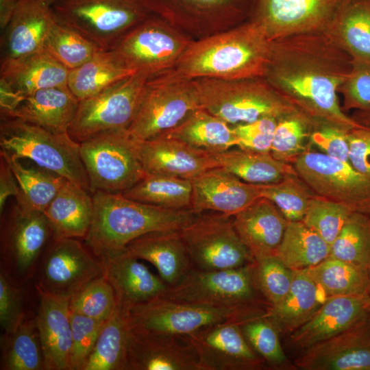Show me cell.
<instances>
[{
    "label": "cell",
    "instance_id": "1",
    "mask_svg": "<svg viewBox=\"0 0 370 370\" xmlns=\"http://www.w3.org/2000/svg\"><path fill=\"white\" fill-rule=\"evenodd\" d=\"M352 59L323 32L273 41L263 79L288 103L345 129L360 127L341 110L337 91L348 77Z\"/></svg>",
    "mask_w": 370,
    "mask_h": 370
},
{
    "label": "cell",
    "instance_id": "2",
    "mask_svg": "<svg viewBox=\"0 0 370 370\" xmlns=\"http://www.w3.org/2000/svg\"><path fill=\"white\" fill-rule=\"evenodd\" d=\"M273 41L249 20L227 30L194 40L169 72L186 79L263 78Z\"/></svg>",
    "mask_w": 370,
    "mask_h": 370
},
{
    "label": "cell",
    "instance_id": "3",
    "mask_svg": "<svg viewBox=\"0 0 370 370\" xmlns=\"http://www.w3.org/2000/svg\"><path fill=\"white\" fill-rule=\"evenodd\" d=\"M92 199L93 216L84 240L100 261L124 251L147 233L180 230L198 214L193 209L169 210L140 203L121 193L97 191Z\"/></svg>",
    "mask_w": 370,
    "mask_h": 370
},
{
    "label": "cell",
    "instance_id": "4",
    "mask_svg": "<svg viewBox=\"0 0 370 370\" xmlns=\"http://www.w3.org/2000/svg\"><path fill=\"white\" fill-rule=\"evenodd\" d=\"M193 80L200 107L232 126L297 111L262 77Z\"/></svg>",
    "mask_w": 370,
    "mask_h": 370
},
{
    "label": "cell",
    "instance_id": "5",
    "mask_svg": "<svg viewBox=\"0 0 370 370\" xmlns=\"http://www.w3.org/2000/svg\"><path fill=\"white\" fill-rule=\"evenodd\" d=\"M1 151L27 158L90 192L79 143L68 133L55 134L16 118L1 117Z\"/></svg>",
    "mask_w": 370,
    "mask_h": 370
},
{
    "label": "cell",
    "instance_id": "6",
    "mask_svg": "<svg viewBox=\"0 0 370 370\" xmlns=\"http://www.w3.org/2000/svg\"><path fill=\"white\" fill-rule=\"evenodd\" d=\"M51 9L56 21L111 50L130 30L151 14L138 0H57Z\"/></svg>",
    "mask_w": 370,
    "mask_h": 370
},
{
    "label": "cell",
    "instance_id": "7",
    "mask_svg": "<svg viewBox=\"0 0 370 370\" xmlns=\"http://www.w3.org/2000/svg\"><path fill=\"white\" fill-rule=\"evenodd\" d=\"M149 77L136 73L79 101L69 135L80 143L101 134L127 131L142 104Z\"/></svg>",
    "mask_w": 370,
    "mask_h": 370
},
{
    "label": "cell",
    "instance_id": "8",
    "mask_svg": "<svg viewBox=\"0 0 370 370\" xmlns=\"http://www.w3.org/2000/svg\"><path fill=\"white\" fill-rule=\"evenodd\" d=\"M201 108L193 80L169 71L149 76L146 92L129 136L145 140L164 135Z\"/></svg>",
    "mask_w": 370,
    "mask_h": 370
},
{
    "label": "cell",
    "instance_id": "9",
    "mask_svg": "<svg viewBox=\"0 0 370 370\" xmlns=\"http://www.w3.org/2000/svg\"><path fill=\"white\" fill-rule=\"evenodd\" d=\"M160 297L214 306H270L257 286L254 262L230 269H192L180 282L168 286Z\"/></svg>",
    "mask_w": 370,
    "mask_h": 370
},
{
    "label": "cell",
    "instance_id": "10",
    "mask_svg": "<svg viewBox=\"0 0 370 370\" xmlns=\"http://www.w3.org/2000/svg\"><path fill=\"white\" fill-rule=\"evenodd\" d=\"M180 233L193 269H230L254 262L235 229L233 216L204 211Z\"/></svg>",
    "mask_w": 370,
    "mask_h": 370
},
{
    "label": "cell",
    "instance_id": "11",
    "mask_svg": "<svg viewBox=\"0 0 370 370\" xmlns=\"http://www.w3.org/2000/svg\"><path fill=\"white\" fill-rule=\"evenodd\" d=\"M126 308L133 332L184 337L204 327L238 319L262 307L214 306L158 296Z\"/></svg>",
    "mask_w": 370,
    "mask_h": 370
},
{
    "label": "cell",
    "instance_id": "12",
    "mask_svg": "<svg viewBox=\"0 0 370 370\" xmlns=\"http://www.w3.org/2000/svg\"><path fill=\"white\" fill-rule=\"evenodd\" d=\"M90 192L123 193L146 175L127 131L99 134L79 143Z\"/></svg>",
    "mask_w": 370,
    "mask_h": 370
},
{
    "label": "cell",
    "instance_id": "13",
    "mask_svg": "<svg viewBox=\"0 0 370 370\" xmlns=\"http://www.w3.org/2000/svg\"><path fill=\"white\" fill-rule=\"evenodd\" d=\"M194 40L151 14L111 49L136 73L152 76L172 69Z\"/></svg>",
    "mask_w": 370,
    "mask_h": 370
},
{
    "label": "cell",
    "instance_id": "14",
    "mask_svg": "<svg viewBox=\"0 0 370 370\" xmlns=\"http://www.w3.org/2000/svg\"><path fill=\"white\" fill-rule=\"evenodd\" d=\"M147 11L194 40L240 25L255 0H138Z\"/></svg>",
    "mask_w": 370,
    "mask_h": 370
},
{
    "label": "cell",
    "instance_id": "15",
    "mask_svg": "<svg viewBox=\"0 0 370 370\" xmlns=\"http://www.w3.org/2000/svg\"><path fill=\"white\" fill-rule=\"evenodd\" d=\"M51 234L44 212L16 206L1 235V269L16 284L21 286L33 276Z\"/></svg>",
    "mask_w": 370,
    "mask_h": 370
},
{
    "label": "cell",
    "instance_id": "16",
    "mask_svg": "<svg viewBox=\"0 0 370 370\" xmlns=\"http://www.w3.org/2000/svg\"><path fill=\"white\" fill-rule=\"evenodd\" d=\"M41 263L35 285L66 298L103 273L101 262L72 238H53Z\"/></svg>",
    "mask_w": 370,
    "mask_h": 370
},
{
    "label": "cell",
    "instance_id": "17",
    "mask_svg": "<svg viewBox=\"0 0 370 370\" xmlns=\"http://www.w3.org/2000/svg\"><path fill=\"white\" fill-rule=\"evenodd\" d=\"M295 164L297 175L312 190L353 212L370 199V179L349 162L324 153L304 152L295 158Z\"/></svg>",
    "mask_w": 370,
    "mask_h": 370
},
{
    "label": "cell",
    "instance_id": "18",
    "mask_svg": "<svg viewBox=\"0 0 370 370\" xmlns=\"http://www.w3.org/2000/svg\"><path fill=\"white\" fill-rule=\"evenodd\" d=\"M343 0H255L249 20L272 41L324 32Z\"/></svg>",
    "mask_w": 370,
    "mask_h": 370
},
{
    "label": "cell",
    "instance_id": "19",
    "mask_svg": "<svg viewBox=\"0 0 370 370\" xmlns=\"http://www.w3.org/2000/svg\"><path fill=\"white\" fill-rule=\"evenodd\" d=\"M239 318L204 327L184 336L194 349L201 370H259L267 367L246 340Z\"/></svg>",
    "mask_w": 370,
    "mask_h": 370
},
{
    "label": "cell",
    "instance_id": "20",
    "mask_svg": "<svg viewBox=\"0 0 370 370\" xmlns=\"http://www.w3.org/2000/svg\"><path fill=\"white\" fill-rule=\"evenodd\" d=\"M138 157L146 174L192 180L218 167L212 153L165 136L134 140Z\"/></svg>",
    "mask_w": 370,
    "mask_h": 370
},
{
    "label": "cell",
    "instance_id": "21",
    "mask_svg": "<svg viewBox=\"0 0 370 370\" xmlns=\"http://www.w3.org/2000/svg\"><path fill=\"white\" fill-rule=\"evenodd\" d=\"M370 316V297H327L315 314L291 333L289 344L302 351L356 326Z\"/></svg>",
    "mask_w": 370,
    "mask_h": 370
},
{
    "label": "cell",
    "instance_id": "22",
    "mask_svg": "<svg viewBox=\"0 0 370 370\" xmlns=\"http://www.w3.org/2000/svg\"><path fill=\"white\" fill-rule=\"evenodd\" d=\"M367 319L304 350L293 367L301 370H370Z\"/></svg>",
    "mask_w": 370,
    "mask_h": 370
},
{
    "label": "cell",
    "instance_id": "23",
    "mask_svg": "<svg viewBox=\"0 0 370 370\" xmlns=\"http://www.w3.org/2000/svg\"><path fill=\"white\" fill-rule=\"evenodd\" d=\"M191 209L234 216L261 197L260 184L245 182L221 167L210 169L191 180Z\"/></svg>",
    "mask_w": 370,
    "mask_h": 370
},
{
    "label": "cell",
    "instance_id": "24",
    "mask_svg": "<svg viewBox=\"0 0 370 370\" xmlns=\"http://www.w3.org/2000/svg\"><path fill=\"white\" fill-rule=\"evenodd\" d=\"M127 370H201L185 337L139 333L131 330Z\"/></svg>",
    "mask_w": 370,
    "mask_h": 370
},
{
    "label": "cell",
    "instance_id": "25",
    "mask_svg": "<svg viewBox=\"0 0 370 370\" xmlns=\"http://www.w3.org/2000/svg\"><path fill=\"white\" fill-rule=\"evenodd\" d=\"M35 286L40 300L36 321L45 370H69L71 347L70 298Z\"/></svg>",
    "mask_w": 370,
    "mask_h": 370
},
{
    "label": "cell",
    "instance_id": "26",
    "mask_svg": "<svg viewBox=\"0 0 370 370\" xmlns=\"http://www.w3.org/2000/svg\"><path fill=\"white\" fill-rule=\"evenodd\" d=\"M56 22L51 7L39 0H19L12 19L1 32V61L44 50Z\"/></svg>",
    "mask_w": 370,
    "mask_h": 370
},
{
    "label": "cell",
    "instance_id": "27",
    "mask_svg": "<svg viewBox=\"0 0 370 370\" xmlns=\"http://www.w3.org/2000/svg\"><path fill=\"white\" fill-rule=\"evenodd\" d=\"M17 95L18 101L14 110L1 117L18 119L55 134L68 133L79 104L68 86Z\"/></svg>",
    "mask_w": 370,
    "mask_h": 370
},
{
    "label": "cell",
    "instance_id": "28",
    "mask_svg": "<svg viewBox=\"0 0 370 370\" xmlns=\"http://www.w3.org/2000/svg\"><path fill=\"white\" fill-rule=\"evenodd\" d=\"M101 262L103 275L112 286L116 301L125 307L160 296L168 288L160 277L125 250Z\"/></svg>",
    "mask_w": 370,
    "mask_h": 370
},
{
    "label": "cell",
    "instance_id": "29",
    "mask_svg": "<svg viewBox=\"0 0 370 370\" xmlns=\"http://www.w3.org/2000/svg\"><path fill=\"white\" fill-rule=\"evenodd\" d=\"M233 218L238 236L254 260L275 255L288 221L271 201L260 197Z\"/></svg>",
    "mask_w": 370,
    "mask_h": 370
},
{
    "label": "cell",
    "instance_id": "30",
    "mask_svg": "<svg viewBox=\"0 0 370 370\" xmlns=\"http://www.w3.org/2000/svg\"><path fill=\"white\" fill-rule=\"evenodd\" d=\"M125 250L152 264L169 286L180 282L193 269L180 230L147 233L130 242Z\"/></svg>",
    "mask_w": 370,
    "mask_h": 370
},
{
    "label": "cell",
    "instance_id": "31",
    "mask_svg": "<svg viewBox=\"0 0 370 370\" xmlns=\"http://www.w3.org/2000/svg\"><path fill=\"white\" fill-rule=\"evenodd\" d=\"M69 70L42 50L25 56L1 61L0 85L19 95L67 86Z\"/></svg>",
    "mask_w": 370,
    "mask_h": 370
},
{
    "label": "cell",
    "instance_id": "32",
    "mask_svg": "<svg viewBox=\"0 0 370 370\" xmlns=\"http://www.w3.org/2000/svg\"><path fill=\"white\" fill-rule=\"evenodd\" d=\"M323 32L352 62L370 65V0H343Z\"/></svg>",
    "mask_w": 370,
    "mask_h": 370
},
{
    "label": "cell",
    "instance_id": "33",
    "mask_svg": "<svg viewBox=\"0 0 370 370\" xmlns=\"http://www.w3.org/2000/svg\"><path fill=\"white\" fill-rule=\"evenodd\" d=\"M92 195L67 180L45 210L53 238H84L93 216Z\"/></svg>",
    "mask_w": 370,
    "mask_h": 370
},
{
    "label": "cell",
    "instance_id": "34",
    "mask_svg": "<svg viewBox=\"0 0 370 370\" xmlns=\"http://www.w3.org/2000/svg\"><path fill=\"white\" fill-rule=\"evenodd\" d=\"M307 269L293 270L290 290L278 304L267 308L269 317L280 333H292L308 321L326 299Z\"/></svg>",
    "mask_w": 370,
    "mask_h": 370
},
{
    "label": "cell",
    "instance_id": "35",
    "mask_svg": "<svg viewBox=\"0 0 370 370\" xmlns=\"http://www.w3.org/2000/svg\"><path fill=\"white\" fill-rule=\"evenodd\" d=\"M221 167L243 181L254 184L278 182L288 175H297L295 168L275 158L271 153L230 149L212 153Z\"/></svg>",
    "mask_w": 370,
    "mask_h": 370
},
{
    "label": "cell",
    "instance_id": "36",
    "mask_svg": "<svg viewBox=\"0 0 370 370\" xmlns=\"http://www.w3.org/2000/svg\"><path fill=\"white\" fill-rule=\"evenodd\" d=\"M131 327L127 308L117 302L105 321L83 370H127Z\"/></svg>",
    "mask_w": 370,
    "mask_h": 370
},
{
    "label": "cell",
    "instance_id": "37",
    "mask_svg": "<svg viewBox=\"0 0 370 370\" xmlns=\"http://www.w3.org/2000/svg\"><path fill=\"white\" fill-rule=\"evenodd\" d=\"M162 136L178 139L209 153H220L238 146L232 126L201 108Z\"/></svg>",
    "mask_w": 370,
    "mask_h": 370
},
{
    "label": "cell",
    "instance_id": "38",
    "mask_svg": "<svg viewBox=\"0 0 370 370\" xmlns=\"http://www.w3.org/2000/svg\"><path fill=\"white\" fill-rule=\"evenodd\" d=\"M134 73L112 50L100 51L69 71L67 86L79 101Z\"/></svg>",
    "mask_w": 370,
    "mask_h": 370
},
{
    "label": "cell",
    "instance_id": "39",
    "mask_svg": "<svg viewBox=\"0 0 370 370\" xmlns=\"http://www.w3.org/2000/svg\"><path fill=\"white\" fill-rule=\"evenodd\" d=\"M330 245L301 221H288L275 255L292 270L314 267L328 258Z\"/></svg>",
    "mask_w": 370,
    "mask_h": 370
},
{
    "label": "cell",
    "instance_id": "40",
    "mask_svg": "<svg viewBox=\"0 0 370 370\" xmlns=\"http://www.w3.org/2000/svg\"><path fill=\"white\" fill-rule=\"evenodd\" d=\"M0 153L10 166L20 188L17 205L43 212L67 180L38 165L27 167L3 151Z\"/></svg>",
    "mask_w": 370,
    "mask_h": 370
},
{
    "label": "cell",
    "instance_id": "41",
    "mask_svg": "<svg viewBox=\"0 0 370 370\" xmlns=\"http://www.w3.org/2000/svg\"><path fill=\"white\" fill-rule=\"evenodd\" d=\"M121 194L130 199L164 209H191L193 186L190 180L146 174Z\"/></svg>",
    "mask_w": 370,
    "mask_h": 370
},
{
    "label": "cell",
    "instance_id": "42",
    "mask_svg": "<svg viewBox=\"0 0 370 370\" xmlns=\"http://www.w3.org/2000/svg\"><path fill=\"white\" fill-rule=\"evenodd\" d=\"M1 370H44L45 364L36 318L25 319L13 332L1 336Z\"/></svg>",
    "mask_w": 370,
    "mask_h": 370
},
{
    "label": "cell",
    "instance_id": "43",
    "mask_svg": "<svg viewBox=\"0 0 370 370\" xmlns=\"http://www.w3.org/2000/svg\"><path fill=\"white\" fill-rule=\"evenodd\" d=\"M307 270L326 297L369 294L367 269L328 257Z\"/></svg>",
    "mask_w": 370,
    "mask_h": 370
},
{
    "label": "cell",
    "instance_id": "44",
    "mask_svg": "<svg viewBox=\"0 0 370 370\" xmlns=\"http://www.w3.org/2000/svg\"><path fill=\"white\" fill-rule=\"evenodd\" d=\"M267 308L240 317V328L251 348L267 363L275 367H291L280 343V332L269 317Z\"/></svg>",
    "mask_w": 370,
    "mask_h": 370
},
{
    "label": "cell",
    "instance_id": "45",
    "mask_svg": "<svg viewBox=\"0 0 370 370\" xmlns=\"http://www.w3.org/2000/svg\"><path fill=\"white\" fill-rule=\"evenodd\" d=\"M329 258L368 270L370 264V221L352 212L331 245Z\"/></svg>",
    "mask_w": 370,
    "mask_h": 370
},
{
    "label": "cell",
    "instance_id": "46",
    "mask_svg": "<svg viewBox=\"0 0 370 370\" xmlns=\"http://www.w3.org/2000/svg\"><path fill=\"white\" fill-rule=\"evenodd\" d=\"M44 50L69 71L101 51L80 34L57 21L45 40Z\"/></svg>",
    "mask_w": 370,
    "mask_h": 370
},
{
    "label": "cell",
    "instance_id": "47",
    "mask_svg": "<svg viewBox=\"0 0 370 370\" xmlns=\"http://www.w3.org/2000/svg\"><path fill=\"white\" fill-rule=\"evenodd\" d=\"M114 291L103 275L96 278L70 297L71 312L106 321L116 306Z\"/></svg>",
    "mask_w": 370,
    "mask_h": 370
},
{
    "label": "cell",
    "instance_id": "48",
    "mask_svg": "<svg viewBox=\"0 0 370 370\" xmlns=\"http://www.w3.org/2000/svg\"><path fill=\"white\" fill-rule=\"evenodd\" d=\"M261 197L271 201L288 221H301L312 197L297 175H288L282 180L260 184Z\"/></svg>",
    "mask_w": 370,
    "mask_h": 370
},
{
    "label": "cell",
    "instance_id": "49",
    "mask_svg": "<svg viewBox=\"0 0 370 370\" xmlns=\"http://www.w3.org/2000/svg\"><path fill=\"white\" fill-rule=\"evenodd\" d=\"M352 212L343 204L322 197H311L301 221L331 247Z\"/></svg>",
    "mask_w": 370,
    "mask_h": 370
},
{
    "label": "cell",
    "instance_id": "50",
    "mask_svg": "<svg viewBox=\"0 0 370 370\" xmlns=\"http://www.w3.org/2000/svg\"><path fill=\"white\" fill-rule=\"evenodd\" d=\"M255 276L258 289L270 306L281 302L288 293L293 279V270L286 267L275 255L254 260Z\"/></svg>",
    "mask_w": 370,
    "mask_h": 370
},
{
    "label": "cell",
    "instance_id": "51",
    "mask_svg": "<svg viewBox=\"0 0 370 370\" xmlns=\"http://www.w3.org/2000/svg\"><path fill=\"white\" fill-rule=\"evenodd\" d=\"M307 136L306 126L297 111L278 119L270 153L284 162L297 157L304 149Z\"/></svg>",
    "mask_w": 370,
    "mask_h": 370
},
{
    "label": "cell",
    "instance_id": "52",
    "mask_svg": "<svg viewBox=\"0 0 370 370\" xmlns=\"http://www.w3.org/2000/svg\"><path fill=\"white\" fill-rule=\"evenodd\" d=\"M105 321L71 311V347L69 370H83Z\"/></svg>",
    "mask_w": 370,
    "mask_h": 370
},
{
    "label": "cell",
    "instance_id": "53",
    "mask_svg": "<svg viewBox=\"0 0 370 370\" xmlns=\"http://www.w3.org/2000/svg\"><path fill=\"white\" fill-rule=\"evenodd\" d=\"M21 286L0 271V325L3 333L15 331L25 319Z\"/></svg>",
    "mask_w": 370,
    "mask_h": 370
},
{
    "label": "cell",
    "instance_id": "54",
    "mask_svg": "<svg viewBox=\"0 0 370 370\" xmlns=\"http://www.w3.org/2000/svg\"><path fill=\"white\" fill-rule=\"evenodd\" d=\"M278 119L264 116L254 121L232 126L238 147L258 152L270 153Z\"/></svg>",
    "mask_w": 370,
    "mask_h": 370
},
{
    "label": "cell",
    "instance_id": "55",
    "mask_svg": "<svg viewBox=\"0 0 370 370\" xmlns=\"http://www.w3.org/2000/svg\"><path fill=\"white\" fill-rule=\"evenodd\" d=\"M352 62L350 73L339 90L349 106L370 109V65Z\"/></svg>",
    "mask_w": 370,
    "mask_h": 370
},
{
    "label": "cell",
    "instance_id": "56",
    "mask_svg": "<svg viewBox=\"0 0 370 370\" xmlns=\"http://www.w3.org/2000/svg\"><path fill=\"white\" fill-rule=\"evenodd\" d=\"M345 130L336 124L323 126L312 133V141L329 156L349 162V144Z\"/></svg>",
    "mask_w": 370,
    "mask_h": 370
},
{
    "label": "cell",
    "instance_id": "57",
    "mask_svg": "<svg viewBox=\"0 0 370 370\" xmlns=\"http://www.w3.org/2000/svg\"><path fill=\"white\" fill-rule=\"evenodd\" d=\"M347 140L350 164L370 179V132L354 131L347 134Z\"/></svg>",
    "mask_w": 370,
    "mask_h": 370
},
{
    "label": "cell",
    "instance_id": "58",
    "mask_svg": "<svg viewBox=\"0 0 370 370\" xmlns=\"http://www.w3.org/2000/svg\"><path fill=\"white\" fill-rule=\"evenodd\" d=\"M21 190L15 175L5 159L1 156L0 164V213L3 212L9 197H19Z\"/></svg>",
    "mask_w": 370,
    "mask_h": 370
},
{
    "label": "cell",
    "instance_id": "59",
    "mask_svg": "<svg viewBox=\"0 0 370 370\" xmlns=\"http://www.w3.org/2000/svg\"><path fill=\"white\" fill-rule=\"evenodd\" d=\"M19 0H0V29L3 32L12 19Z\"/></svg>",
    "mask_w": 370,
    "mask_h": 370
},
{
    "label": "cell",
    "instance_id": "60",
    "mask_svg": "<svg viewBox=\"0 0 370 370\" xmlns=\"http://www.w3.org/2000/svg\"><path fill=\"white\" fill-rule=\"evenodd\" d=\"M44 4L51 7L57 0H39Z\"/></svg>",
    "mask_w": 370,
    "mask_h": 370
},
{
    "label": "cell",
    "instance_id": "61",
    "mask_svg": "<svg viewBox=\"0 0 370 370\" xmlns=\"http://www.w3.org/2000/svg\"><path fill=\"white\" fill-rule=\"evenodd\" d=\"M367 329L370 335V317L367 319Z\"/></svg>",
    "mask_w": 370,
    "mask_h": 370
},
{
    "label": "cell",
    "instance_id": "62",
    "mask_svg": "<svg viewBox=\"0 0 370 370\" xmlns=\"http://www.w3.org/2000/svg\"><path fill=\"white\" fill-rule=\"evenodd\" d=\"M368 274H369V295L370 297V264L368 267Z\"/></svg>",
    "mask_w": 370,
    "mask_h": 370
}]
</instances>
